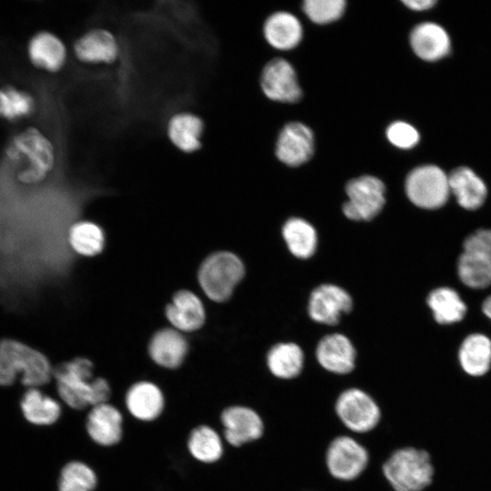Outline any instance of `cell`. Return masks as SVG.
<instances>
[{"instance_id": "18", "label": "cell", "mask_w": 491, "mask_h": 491, "mask_svg": "<svg viewBox=\"0 0 491 491\" xmlns=\"http://www.w3.org/2000/svg\"><path fill=\"white\" fill-rule=\"evenodd\" d=\"M351 309V296L337 286L321 285L310 296L308 311L316 322L336 325L341 314L348 313Z\"/></svg>"}, {"instance_id": "11", "label": "cell", "mask_w": 491, "mask_h": 491, "mask_svg": "<svg viewBox=\"0 0 491 491\" xmlns=\"http://www.w3.org/2000/svg\"><path fill=\"white\" fill-rule=\"evenodd\" d=\"M223 436L228 445L240 447L258 440L264 434V422L253 408L242 405L229 406L220 414Z\"/></svg>"}, {"instance_id": "1", "label": "cell", "mask_w": 491, "mask_h": 491, "mask_svg": "<svg viewBox=\"0 0 491 491\" xmlns=\"http://www.w3.org/2000/svg\"><path fill=\"white\" fill-rule=\"evenodd\" d=\"M4 158L19 183L35 185L53 171L56 154L53 142L41 129L26 126L6 142Z\"/></svg>"}, {"instance_id": "32", "label": "cell", "mask_w": 491, "mask_h": 491, "mask_svg": "<svg viewBox=\"0 0 491 491\" xmlns=\"http://www.w3.org/2000/svg\"><path fill=\"white\" fill-rule=\"evenodd\" d=\"M283 236L290 250L296 257L308 258L314 255L317 236L315 228L302 218H291L283 226Z\"/></svg>"}, {"instance_id": "20", "label": "cell", "mask_w": 491, "mask_h": 491, "mask_svg": "<svg viewBox=\"0 0 491 491\" xmlns=\"http://www.w3.org/2000/svg\"><path fill=\"white\" fill-rule=\"evenodd\" d=\"M204 130L203 119L190 111L173 115L166 125V135L170 143L185 154H193L201 149Z\"/></svg>"}, {"instance_id": "5", "label": "cell", "mask_w": 491, "mask_h": 491, "mask_svg": "<svg viewBox=\"0 0 491 491\" xmlns=\"http://www.w3.org/2000/svg\"><path fill=\"white\" fill-rule=\"evenodd\" d=\"M244 274V265L238 256L230 252L220 251L203 261L198 271V281L211 300L224 302L231 296Z\"/></svg>"}, {"instance_id": "38", "label": "cell", "mask_w": 491, "mask_h": 491, "mask_svg": "<svg viewBox=\"0 0 491 491\" xmlns=\"http://www.w3.org/2000/svg\"><path fill=\"white\" fill-rule=\"evenodd\" d=\"M482 310L484 314L491 319V296H487L483 302Z\"/></svg>"}, {"instance_id": "22", "label": "cell", "mask_w": 491, "mask_h": 491, "mask_svg": "<svg viewBox=\"0 0 491 491\" xmlns=\"http://www.w3.org/2000/svg\"><path fill=\"white\" fill-rule=\"evenodd\" d=\"M187 352L185 338L178 331L170 328L156 332L148 346L151 359L166 369L178 368L184 363Z\"/></svg>"}, {"instance_id": "14", "label": "cell", "mask_w": 491, "mask_h": 491, "mask_svg": "<svg viewBox=\"0 0 491 491\" xmlns=\"http://www.w3.org/2000/svg\"><path fill=\"white\" fill-rule=\"evenodd\" d=\"M115 35L105 28H92L81 35L73 45L75 58L87 65H111L119 56Z\"/></svg>"}, {"instance_id": "16", "label": "cell", "mask_w": 491, "mask_h": 491, "mask_svg": "<svg viewBox=\"0 0 491 491\" xmlns=\"http://www.w3.org/2000/svg\"><path fill=\"white\" fill-rule=\"evenodd\" d=\"M261 87L268 98L278 102L295 103L302 95L293 66L279 57L271 60L264 67Z\"/></svg>"}, {"instance_id": "17", "label": "cell", "mask_w": 491, "mask_h": 491, "mask_svg": "<svg viewBox=\"0 0 491 491\" xmlns=\"http://www.w3.org/2000/svg\"><path fill=\"white\" fill-rule=\"evenodd\" d=\"M314 151V135L308 126L292 122L281 130L276 146V155L284 164L298 166L307 162Z\"/></svg>"}, {"instance_id": "37", "label": "cell", "mask_w": 491, "mask_h": 491, "mask_svg": "<svg viewBox=\"0 0 491 491\" xmlns=\"http://www.w3.org/2000/svg\"><path fill=\"white\" fill-rule=\"evenodd\" d=\"M402 3L411 10L414 11H425L433 7L436 4V0H406Z\"/></svg>"}, {"instance_id": "35", "label": "cell", "mask_w": 491, "mask_h": 491, "mask_svg": "<svg viewBox=\"0 0 491 491\" xmlns=\"http://www.w3.org/2000/svg\"><path fill=\"white\" fill-rule=\"evenodd\" d=\"M344 0H306L303 9L308 18L316 24H327L337 20L344 13Z\"/></svg>"}, {"instance_id": "36", "label": "cell", "mask_w": 491, "mask_h": 491, "mask_svg": "<svg viewBox=\"0 0 491 491\" xmlns=\"http://www.w3.org/2000/svg\"><path fill=\"white\" fill-rule=\"evenodd\" d=\"M386 134L388 141L401 149H410L416 146L420 139L417 129L404 121H396L390 124Z\"/></svg>"}, {"instance_id": "4", "label": "cell", "mask_w": 491, "mask_h": 491, "mask_svg": "<svg viewBox=\"0 0 491 491\" xmlns=\"http://www.w3.org/2000/svg\"><path fill=\"white\" fill-rule=\"evenodd\" d=\"M382 471L394 491H425L433 485L436 476L431 453L411 446L392 452Z\"/></svg>"}, {"instance_id": "29", "label": "cell", "mask_w": 491, "mask_h": 491, "mask_svg": "<svg viewBox=\"0 0 491 491\" xmlns=\"http://www.w3.org/2000/svg\"><path fill=\"white\" fill-rule=\"evenodd\" d=\"M20 406L25 419L36 426L54 425L62 415L60 403L37 387H30L25 392Z\"/></svg>"}, {"instance_id": "31", "label": "cell", "mask_w": 491, "mask_h": 491, "mask_svg": "<svg viewBox=\"0 0 491 491\" xmlns=\"http://www.w3.org/2000/svg\"><path fill=\"white\" fill-rule=\"evenodd\" d=\"M427 304L438 324H453L463 319L466 306L457 294L449 287L436 288L428 295Z\"/></svg>"}, {"instance_id": "9", "label": "cell", "mask_w": 491, "mask_h": 491, "mask_svg": "<svg viewBox=\"0 0 491 491\" xmlns=\"http://www.w3.org/2000/svg\"><path fill=\"white\" fill-rule=\"evenodd\" d=\"M346 192L348 200L343 205L345 215L356 221H368L382 210L386 199L383 182L372 175H363L350 180Z\"/></svg>"}, {"instance_id": "24", "label": "cell", "mask_w": 491, "mask_h": 491, "mask_svg": "<svg viewBox=\"0 0 491 491\" xmlns=\"http://www.w3.org/2000/svg\"><path fill=\"white\" fill-rule=\"evenodd\" d=\"M450 193L460 206L467 210L479 208L486 201L487 187L470 167L459 166L448 175Z\"/></svg>"}, {"instance_id": "15", "label": "cell", "mask_w": 491, "mask_h": 491, "mask_svg": "<svg viewBox=\"0 0 491 491\" xmlns=\"http://www.w3.org/2000/svg\"><path fill=\"white\" fill-rule=\"evenodd\" d=\"M165 401L162 389L147 380L130 386L124 398L129 415L143 423H152L159 419L164 415Z\"/></svg>"}, {"instance_id": "12", "label": "cell", "mask_w": 491, "mask_h": 491, "mask_svg": "<svg viewBox=\"0 0 491 491\" xmlns=\"http://www.w3.org/2000/svg\"><path fill=\"white\" fill-rule=\"evenodd\" d=\"M124 416L115 406L103 403L92 406L85 416V428L91 441L98 446L110 448L124 438Z\"/></svg>"}, {"instance_id": "26", "label": "cell", "mask_w": 491, "mask_h": 491, "mask_svg": "<svg viewBox=\"0 0 491 491\" xmlns=\"http://www.w3.org/2000/svg\"><path fill=\"white\" fill-rule=\"evenodd\" d=\"M458 361L469 376H484L491 369V339L483 334L469 335L459 347Z\"/></svg>"}, {"instance_id": "19", "label": "cell", "mask_w": 491, "mask_h": 491, "mask_svg": "<svg viewBox=\"0 0 491 491\" xmlns=\"http://www.w3.org/2000/svg\"><path fill=\"white\" fill-rule=\"evenodd\" d=\"M410 45L419 58L435 62L449 54L451 39L446 30L439 24L423 22L412 29Z\"/></svg>"}, {"instance_id": "3", "label": "cell", "mask_w": 491, "mask_h": 491, "mask_svg": "<svg viewBox=\"0 0 491 491\" xmlns=\"http://www.w3.org/2000/svg\"><path fill=\"white\" fill-rule=\"evenodd\" d=\"M48 358L40 351L21 341L0 340V386H10L21 376L24 386L38 387L47 384L53 376Z\"/></svg>"}, {"instance_id": "21", "label": "cell", "mask_w": 491, "mask_h": 491, "mask_svg": "<svg viewBox=\"0 0 491 491\" xmlns=\"http://www.w3.org/2000/svg\"><path fill=\"white\" fill-rule=\"evenodd\" d=\"M316 358L326 370L346 375L355 368L356 350L346 336L332 334L323 337L317 345Z\"/></svg>"}, {"instance_id": "7", "label": "cell", "mask_w": 491, "mask_h": 491, "mask_svg": "<svg viewBox=\"0 0 491 491\" xmlns=\"http://www.w3.org/2000/svg\"><path fill=\"white\" fill-rule=\"evenodd\" d=\"M405 187L409 200L425 209L441 207L451 194L448 175L436 165L414 168L406 176Z\"/></svg>"}, {"instance_id": "30", "label": "cell", "mask_w": 491, "mask_h": 491, "mask_svg": "<svg viewBox=\"0 0 491 491\" xmlns=\"http://www.w3.org/2000/svg\"><path fill=\"white\" fill-rule=\"evenodd\" d=\"M269 371L276 377L291 379L303 369L304 355L301 348L293 343H281L273 346L267 354Z\"/></svg>"}, {"instance_id": "33", "label": "cell", "mask_w": 491, "mask_h": 491, "mask_svg": "<svg viewBox=\"0 0 491 491\" xmlns=\"http://www.w3.org/2000/svg\"><path fill=\"white\" fill-rule=\"evenodd\" d=\"M98 475L86 462L71 460L62 467L58 482V491H96Z\"/></svg>"}, {"instance_id": "25", "label": "cell", "mask_w": 491, "mask_h": 491, "mask_svg": "<svg viewBox=\"0 0 491 491\" xmlns=\"http://www.w3.org/2000/svg\"><path fill=\"white\" fill-rule=\"evenodd\" d=\"M185 447L195 461L205 466L217 463L224 455L221 436L206 424H199L190 429L185 439Z\"/></svg>"}, {"instance_id": "6", "label": "cell", "mask_w": 491, "mask_h": 491, "mask_svg": "<svg viewBox=\"0 0 491 491\" xmlns=\"http://www.w3.org/2000/svg\"><path fill=\"white\" fill-rule=\"evenodd\" d=\"M460 280L468 287L491 285V229H479L467 236L457 262Z\"/></svg>"}, {"instance_id": "13", "label": "cell", "mask_w": 491, "mask_h": 491, "mask_svg": "<svg viewBox=\"0 0 491 491\" xmlns=\"http://www.w3.org/2000/svg\"><path fill=\"white\" fill-rule=\"evenodd\" d=\"M25 52L32 66L50 74L60 72L67 60L65 44L49 30H39L33 34L27 41Z\"/></svg>"}, {"instance_id": "10", "label": "cell", "mask_w": 491, "mask_h": 491, "mask_svg": "<svg viewBox=\"0 0 491 491\" xmlns=\"http://www.w3.org/2000/svg\"><path fill=\"white\" fill-rule=\"evenodd\" d=\"M368 462L366 448L348 436H336L326 448V468L337 480L351 481L357 478L366 470Z\"/></svg>"}, {"instance_id": "27", "label": "cell", "mask_w": 491, "mask_h": 491, "mask_svg": "<svg viewBox=\"0 0 491 491\" xmlns=\"http://www.w3.org/2000/svg\"><path fill=\"white\" fill-rule=\"evenodd\" d=\"M264 34L267 42L279 50H289L296 46L302 38V25L290 13L277 12L266 21Z\"/></svg>"}, {"instance_id": "23", "label": "cell", "mask_w": 491, "mask_h": 491, "mask_svg": "<svg viewBox=\"0 0 491 491\" xmlns=\"http://www.w3.org/2000/svg\"><path fill=\"white\" fill-rule=\"evenodd\" d=\"M168 321L176 329L192 332L199 329L205 319L201 300L189 290L176 292L165 307Z\"/></svg>"}, {"instance_id": "8", "label": "cell", "mask_w": 491, "mask_h": 491, "mask_svg": "<svg viewBox=\"0 0 491 491\" xmlns=\"http://www.w3.org/2000/svg\"><path fill=\"white\" fill-rule=\"evenodd\" d=\"M335 411L341 423L357 434L375 429L382 415L376 401L364 390L355 387L348 388L338 396Z\"/></svg>"}, {"instance_id": "34", "label": "cell", "mask_w": 491, "mask_h": 491, "mask_svg": "<svg viewBox=\"0 0 491 491\" xmlns=\"http://www.w3.org/2000/svg\"><path fill=\"white\" fill-rule=\"evenodd\" d=\"M68 241L77 254L94 256L104 249L105 235L102 228L96 224L82 221L75 223L70 228Z\"/></svg>"}, {"instance_id": "28", "label": "cell", "mask_w": 491, "mask_h": 491, "mask_svg": "<svg viewBox=\"0 0 491 491\" xmlns=\"http://www.w3.org/2000/svg\"><path fill=\"white\" fill-rule=\"evenodd\" d=\"M36 100L28 90L11 84L0 85V120L17 123L32 116Z\"/></svg>"}, {"instance_id": "2", "label": "cell", "mask_w": 491, "mask_h": 491, "mask_svg": "<svg viewBox=\"0 0 491 491\" xmlns=\"http://www.w3.org/2000/svg\"><path fill=\"white\" fill-rule=\"evenodd\" d=\"M60 399L71 409L82 411L108 403L112 396L109 382L95 376L94 364L85 357H75L58 365L53 371Z\"/></svg>"}]
</instances>
